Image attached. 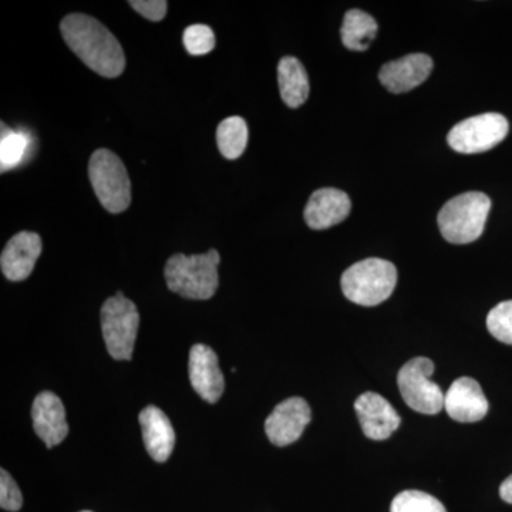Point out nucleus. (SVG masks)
I'll list each match as a JSON object with an SVG mask.
<instances>
[{"label":"nucleus","instance_id":"nucleus-1","mask_svg":"<svg viewBox=\"0 0 512 512\" xmlns=\"http://www.w3.org/2000/svg\"><path fill=\"white\" fill-rule=\"evenodd\" d=\"M60 32L74 55L94 73L109 79L123 74L126 69L123 47L99 20L73 13L62 20Z\"/></svg>","mask_w":512,"mask_h":512},{"label":"nucleus","instance_id":"nucleus-2","mask_svg":"<svg viewBox=\"0 0 512 512\" xmlns=\"http://www.w3.org/2000/svg\"><path fill=\"white\" fill-rule=\"evenodd\" d=\"M220 262L221 255L217 249H211L207 254L171 256L164 268L168 289L185 299H211L220 285Z\"/></svg>","mask_w":512,"mask_h":512},{"label":"nucleus","instance_id":"nucleus-3","mask_svg":"<svg viewBox=\"0 0 512 512\" xmlns=\"http://www.w3.org/2000/svg\"><path fill=\"white\" fill-rule=\"evenodd\" d=\"M490 210L491 200L484 192H464L451 198L437 218L441 235L456 245L477 241L483 235Z\"/></svg>","mask_w":512,"mask_h":512},{"label":"nucleus","instance_id":"nucleus-4","mask_svg":"<svg viewBox=\"0 0 512 512\" xmlns=\"http://www.w3.org/2000/svg\"><path fill=\"white\" fill-rule=\"evenodd\" d=\"M340 284L350 302L360 306L380 305L396 288L397 269L386 259H365L346 269Z\"/></svg>","mask_w":512,"mask_h":512},{"label":"nucleus","instance_id":"nucleus-5","mask_svg":"<svg viewBox=\"0 0 512 512\" xmlns=\"http://www.w3.org/2000/svg\"><path fill=\"white\" fill-rule=\"evenodd\" d=\"M89 178L104 210L120 214L131 204V181L126 165L113 151L100 148L89 161Z\"/></svg>","mask_w":512,"mask_h":512},{"label":"nucleus","instance_id":"nucleus-6","mask_svg":"<svg viewBox=\"0 0 512 512\" xmlns=\"http://www.w3.org/2000/svg\"><path fill=\"white\" fill-rule=\"evenodd\" d=\"M100 318L107 352L113 359L130 360L140 326L137 306L123 292H117L101 306Z\"/></svg>","mask_w":512,"mask_h":512},{"label":"nucleus","instance_id":"nucleus-7","mask_svg":"<svg viewBox=\"0 0 512 512\" xmlns=\"http://www.w3.org/2000/svg\"><path fill=\"white\" fill-rule=\"evenodd\" d=\"M434 372V363L427 357H414L400 369L397 375L400 393L404 402L414 412L421 414H439L444 409L443 390L430 379Z\"/></svg>","mask_w":512,"mask_h":512},{"label":"nucleus","instance_id":"nucleus-8","mask_svg":"<svg viewBox=\"0 0 512 512\" xmlns=\"http://www.w3.org/2000/svg\"><path fill=\"white\" fill-rule=\"evenodd\" d=\"M510 131V124L503 114L485 113L470 117L451 128L448 146L461 154L485 153L497 147Z\"/></svg>","mask_w":512,"mask_h":512},{"label":"nucleus","instance_id":"nucleus-9","mask_svg":"<svg viewBox=\"0 0 512 512\" xmlns=\"http://www.w3.org/2000/svg\"><path fill=\"white\" fill-rule=\"evenodd\" d=\"M312 412L302 397H291L275 407L265 421V433L275 446L285 447L295 443L311 423Z\"/></svg>","mask_w":512,"mask_h":512},{"label":"nucleus","instance_id":"nucleus-10","mask_svg":"<svg viewBox=\"0 0 512 512\" xmlns=\"http://www.w3.org/2000/svg\"><path fill=\"white\" fill-rule=\"evenodd\" d=\"M355 410L363 433L370 440L389 439L402 423L392 404L377 393L360 394L355 402Z\"/></svg>","mask_w":512,"mask_h":512},{"label":"nucleus","instance_id":"nucleus-11","mask_svg":"<svg viewBox=\"0 0 512 512\" xmlns=\"http://www.w3.org/2000/svg\"><path fill=\"white\" fill-rule=\"evenodd\" d=\"M188 372H190L192 387L197 394H200L201 399L211 404L221 399L225 380L214 350L205 345L192 346Z\"/></svg>","mask_w":512,"mask_h":512},{"label":"nucleus","instance_id":"nucleus-12","mask_svg":"<svg viewBox=\"0 0 512 512\" xmlns=\"http://www.w3.org/2000/svg\"><path fill=\"white\" fill-rule=\"evenodd\" d=\"M488 400L477 380L460 377L444 396V409L451 419L460 423H476L488 413Z\"/></svg>","mask_w":512,"mask_h":512},{"label":"nucleus","instance_id":"nucleus-13","mask_svg":"<svg viewBox=\"0 0 512 512\" xmlns=\"http://www.w3.org/2000/svg\"><path fill=\"white\" fill-rule=\"evenodd\" d=\"M40 254L42 238L36 232H19L9 239L0 256L2 274L12 282L25 281L32 274Z\"/></svg>","mask_w":512,"mask_h":512},{"label":"nucleus","instance_id":"nucleus-14","mask_svg":"<svg viewBox=\"0 0 512 512\" xmlns=\"http://www.w3.org/2000/svg\"><path fill=\"white\" fill-rule=\"evenodd\" d=\"M33 429L47 448L59 446L69 434L62 400L52 392L37 394L32 406Z\"/></svg>","mask_w":512,"mask_h":512},{"label":"nucleus","instance_id":"nucleus-15","mask_svg":"<svg viewBox=\"0 0 512 512\" xmlns=\"http://www.w3.org/2000/svg\"><path fill=\"white\" fill-rule=\"evenodd\" d=\"M433 70V60L423 53H412L384 64L380 69L379 79L389 92L407 93L426 82Z\"/></svg>","mask_w":512,"mask_h":512},{"label":"nucleus","instance_id":"nucleus-16","mask_svg":"<svg viewBox=\"0 0 512 512\" xmlns=\"http://www.w3.org/2000/svg\"><path fill=\"white\" fill-rule=\"evenodd\" d=\"M352 202L345 191L320 188L313 192L305 207V221L312 229L335 227L349 217Z\"/></svg>","mask_w":512,"mask_h":512},{"label":"nucleus","instance_id":"nucleus-17","mask_svg":"<svg viewBox=\"0 0 512 512\" xmlns=\"http://www.w3.org/2000/svg\"><path fill=\"white\" fill-rule=\"evenodd\" d=\"M138 419L148 454L157 463H165L175 446V431L170 419L156 406L146 407Z\"/></svg>","mask_w":512,"mask_h":512},{"label":"nucleus","instance_id":"nucleus-18","mask_svg":"<svg viewBox=\"0 0 512 512\" xmlns=\"http://www.w3.org/2000/svg\"><path fill=\"white\" fill-rule=\"evenodd\" d=\"M279 92L286 106L301 107L309 97V77L296 57L286 56L278 64Z\"/></svg>","mask_w":512,"mask_h":512},{"label":"nucleus","instance_id":"nucleus-19","mask_svg":"<svg viewBox=\"0 0 512 512\" xmlns=\"http://www.w3.org/2000/svg\"><path fill=\"white\" fill-rule=\"evenodd\" d=\"M377 29L376 20L372 16L363 10H349L340 29L343 45L353 52H365L375 40Z\"/></svg>","mask_w":512,"mask_h":512},{"label":"nucleus","instance_id":"nucleus-20","mask_svg":"<svg viewBox=\"0 0 512 512\" xmlns=\"http://www.w3.org/2000/svg\"><path fill=\"white\" fill-rule=\"evenodd\" d=\"M217 144L220 153L228 160H237L248 144V126L242 117L222 120L217 128Z\"/></svg>","mask_w":512,"mask_h":512},{"label":"nucleus","instance_id":"nucleus-21","mask_svg":"<svg viewBox=\"0 0 512 512\" xmlns=\"http://www.w3.org/2000/svg\"><path fill=\"white\" fill-rule=\"evenodd\" d=\"M30 138L22 131H13L6 128L0 140V165L2 173L12 170L16 165L22 163L26 151H28Z\"/></svg>","mask_w":512,"mask_h":512},{"label":"nucleus","instance_id":"nucleus-22","mask_svg":"<svg viewBox=\"0 0 512 512\" xmlns=\"http://www.w3.org/2000/svg\"><path fill=\"white\" fill-rule=\"evenodd\" d=\"M390 512H447V510L433 495L423 491L407 490L394 497Z\"/></svg>","mask_w":512,"mask_h":512},{"label":"nucleus","instance_id":"nucleus-23","mask_svg":"<svg viewBox=\"0 0 512 512\" xmlns=\"http://www.w3.org/2000/svg\"><path fill=\"white\" fill-rule=\"evenodd\" d=\"M487 329L495 339L512 346V301L498 303L487 316Z\"/></svg>","mask_w":512,"mask_h":512},{"label":"nucleus","instance_id":"nucleus-24","mask_svg":"<svg viewBox=\"0 0 512 512\" xmlns=\"http://www.w3.org/2000/svg\"><path fill=\"white\" fill-rule=\"evenodd\" d=\"M184 46L192 56L207 55L215 47V35L210 26L192 25L184 32Z\"/></svg>","mask_w":512,"mask_h":512},{"label":"nucleus","instance_id":"nucleus-25","mask_svg":"<svg viewBox=\"0 0 512 512\" xmlns=\"http://www.w3.org/2000/svg\"><path fill=\"white\" fill-rule=\"evenodd\" d=\"M0 507L2 510L16 512L22 508L23 497L18 484L15 483L8 471H0Z\"/></svg>","mask_w":512,"mask_h":512},{"label":"nucleus","instance_id":"nucleus-26","mask_svg":"<svg viewBox=\"0 0 512 512\" xmlns=\"http://www.w3.org/2000/svg\"><path fill=\"white\" fill-rule=\"evenodd\" d=\"M130 6L151 22H160L165 18L168 3L164 0H133Z\"/></svg>","mask_w":512,"mask_h":512},{"label":"nucleus","instance_id":"nucleus-27","mask_svg":"<svg viewBox=\"0 0 512 512\" xmlns=\"http://www.w3.org/2000/svg\"><path fill=\"white\" fill-rule=\"evenodd\" d=\"M500 495L505 503L512 504V474L501 484Z\"/></svg>","mask_w":512,"mask_h":512},{"label":"nucleus","instance_id":"nucleus-28","mask_svg":"<svg viewBox=\"0 0 512 512\" xmlns=\"http://www.w3.org/2000/svg\"><path fill=\"white\" fill-rule=\"evenodd\" d=\"M82 512H92V511H82Z\"/></svg>","mask_w":512,"mask_h":512}]
</instances>
